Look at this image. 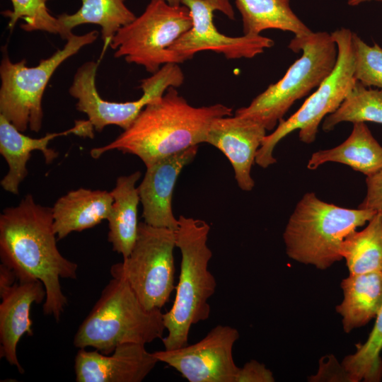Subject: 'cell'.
<instances>
[{
  "instance_id": "3",
  "label": "cell",
  "mask_w": 382,
  "mask_h": 382,
  "mask_svg": "<svg viewBox=\"0 0 382 382\" xmlns=\"http://www.w3.org/2000/svg\"><path fill=\"white\" fill-rule=\"evenodd\" d=\"M209 231L205 221L183 215L178 219L175 234L181 253L180 272L173 306L163 313L168 332L161 339L165 349L187 345L192 326L210 316L208 301L215 293L216 282L209 270L212 257L207 245Z\"/></svg>"
},
{
  "instance_id": "13",
  "label": "cell",
  "mask_w": 382,
  "mask_h": 382,
  "mask_svg": "<svg viewBox=\"0 0 382 382\" xmlns=\"http://www.w3.org/2000/svg\"><path fill=\"white\" fill-rule=\"evenodd\" d=\"M238 338L236 328L217 325L195 344L154 354L189 382H235L239 367L233 347Z\"/></svg>"
},
{
  "instance_id": "25",
  "label": "cell",
  "mask_w": 382,
  "mask_h": 382,
  "mask_svg": "<svg viewBox=\"0 0 382 382\" xmlns=\"http://www.w3.org/2000/svg\"><path fill=\"white\" fill-rule=\"evenodd\" d=\"M341 253L349 274L382 271V213L377 212L363 230L349 234Z\"/></svg>"
},
{
  "instance_id": "20",
  "label": "cell",
  "mask_w": 382,
  "mask_h": 382,
  "mask_svg": "<svg viewBox=\"0 0 382 382\" xmlns=\"http://www.w3.org/2000/svg\"><path fill=\"white\" fill-rule=\"evenodd\" d=\"M342 302L336 312L349 333L376 318L382 306V271L349 274L341 282Z\"/></svg>"
},
{
  "instance_id": "12",
  "label": "cell",
  "mask_w": 382,
  "mask_h": 382,
  "mask_svg": "<svg viewBox=\"0 0 382 382\" xmlns=\"http://www.w3.org/2000/svg\"><path fill=\"white\" fill-rule=\"evenodd\" d=\"M180 4L189 8L192 26L170 47L177 64L204 50L222 54L228 59H250L274 45L273 40L261 35L230 37L221 33L214 23V12L219 11L233 20L229 0H180Z\"/></svg>"
},
{
  "instance_id": "23",
  "label": "cell",
  "mask_w": 382,
  "mask_h": 382,
  "mask_svg": "<svg viewBox=\"0 0 382 382\" xmlns=\"http://www.w3.org/2000/svg\"><path fill=\"white\" fill-rule=\"evenodd\" d=\"M80 8L72 14L57 16L60 33L67 39L74 28L91 23L100 25L103 50L110 45L116 33L132 22L137 16L125 5V0H81Z\"/></svg>"
},
{
  "instance_id": "1",
  "label": "cell",
  "mask_w": 382,
  "mask_h": 382,
  "mask_svg": "<svg viewBox=\"0 0 382 382\" xmlns=\"http://www.w3.org/2000/svg\"><path fill=\"white\" fill-rule=\"evenodd\" d=\"M54 228L52 207L25 195L15 207L0 214V258L18 280L39 279L44 284L45 315L57 321L67 305L60 279H76L78 265L59 252Z\"/></svg>"
},
{
  "instance_id": "22",
  "label": "cell",
  "mask_w": 382,
  "mask_h": 382,
  "mask_svg": "<svg viewBox=\"0 0 382 382\" xmlns=\"http://www.w3.org/2000/svg\"><path fill=\"white\" fill-rule=\"evenodd\" d=\"M328 162L349 166L369 176L382 168V146L366 122H354L350 135L345 141L334 148L313 153L307 168L315 170Z\"/></svg>"
},
{
  "instance_id": "21",
  "label": "cell",
  "mask_w": 382,
  "mask_h": 382,
  "mask_svg": "<svg viewBox=\"0 0 382 382\" xmlns=\"http://www.w3.org/2000/svg\"><path fill=\"white\" fill-rule=\"evenodd\" d=\"M140 177V171L120 176L110 191L113 202L107 219L108 240L112 244V250L122 255L123 258L129 256L137 238L140 199L136 184Z\"/></svg>"
},
{
  "instance_id": "33",
  "label": "cell",
  "mask_w": 382,
  "mask_h": 382,
  "mask_svg": "<svg viewBox=\"0 0 382 382\" xmlns=\"http://www.w3.org/2000/svg\"><path fill=\"white\" fill-rule=\"evenodd\" d=\"M18 280L15 273L4 264L0 265V294L3 293Z\"/></svg>"
},
{
  "instance_id": "8",
  "label": "cell",
  "mask_w": 382,
  "mask_h": 382,
  "mask_svg": "<svg viewBox=\"0 0 382 382\" xmlns=\"http://www.w3.org/2000/svg\"><path fill=\"white\" fill-rule=\"evenodd\" d=\"M98 36L97 30L81 35L73 33L62 49L33 67L27 66L25 59L13 63L4 52L0 65V115L22 132L28 127L38 132L43 120L42 96L52 74L64 61L95 42Z\"/></svg>"
},
{
  "instance_id": "19",
  "label": "cell",
  "mask_w": 382,
  "mask_h": 382,
  "mask_svg": "<svg viewBox=\"0 0 382 382\" xmlns=\"http://www.w3.org/2000/svg\"><path fill=\"white\" fill-rule=\"evenodd\" d=\"M113 202L111 192L79 188L59 197L52 207L57 239L93 228L108 219Z\"/></svg>"
},
{
  "instance_id": "28",
  "label": "cell",
  "mask_w": 382,
  "mask_h": 382,
  "mask_svg": "<svg viewBox=\"0 0 382 382\" xmlns=\"http://www.w3.org/2000/svg\"><path fill=\"white\" fill-rule=\"evenodd\" d=\"M49 0H11L13 9L2 12L9 21L8 28L12 30L16 23L22 19L21 28L27 32L45 31L53 34L60 33L57 17L50 13L46 3Z\"/></svg>"
},
{
  "instance_id": "32",
  "label": "cell",
  "mask_w": 382,
  "mask_h": 382,
  "mask_svg": "<svg viewBox=\"0 0 382 382\" xmlns=\"http://www.w3.org/2000/svg\"><path fill=\"white\" fill-rule=\"evenodd\" d=\"M320 361V368L317 375L310 377L311 381H348L347 375L341 364L334 356H327Z\"/></svg>"
},
{
  "instance_id": "35",
  "label": "cell",
  "mask_w": 382,
  "mask_h": 382,
  "mask_svg": "<svg viewBox=\"0 0 382 382\" xmlns=\"http://www.w3.org/2000/svg\"><path fill=\"white\" fill-rule=\"evenodd\" d=\"M170 4H172V5H180L181 4H180V0H166Z\"/></svg>"
},
{
  "instance_id": "18",
  "label": "cell",
  "mask_w": 382,
  "mask_h": 382,
  "mask_svg": "<svg viewBox=\"0 0 382 382\" xmlns=\"http://www.w3.org/2000/svg\"><path fill=\"white\" fill-rule=\"evenodd\" d=\"M0 357L24 372L16 354L21 338L32 335L33 303H41L46 298L44 284L39 279L17 280L9 289L0 294Z\"/></svg>"
},
{
  "instance_id": "4",
  "label": "cell",
  "mask_w": 382,
  "mask_h": 382,
  "mask_svg": "<svg viewBox=\"0 0 382 382\" xmlns=\"http://www.w3.org/2000/svg\"><path fill=\"white\" fill-rule=\"evenodd\" d=\"M377 212L348 209L303 195L291 214L283 240L287 256L300 263L326 270L342 259L345 238L364 226Z\"/></svg>"
},
{
  "instance_id": "24",
  "label": "cell",
  "mask_w": 382,
  "mask_h": 382,
  "mask_svg": "<svg viewBox=\"0 0 382 382\" xmlns=\"http://www.w3.org/2000/svg\"><path fill=\"white\" fill-rule=\"evenodd\" d=\"M243 22V35H260L267 29L292 33L300 37L311 33L292 11L289 0H235Z\"/></svg>"
},
{
  "instance_id": "27",
  "label": "cell",
  "mask_w": 382,
  "mask_h": 382,
  "mask_svg": "<svg viewBox=\"0 0 382 382\" xmlns=\"http://www.w3.org/2000/svg\"><path fill=\"white\" fill-rule=\"evenodd\" d=\"M382 213V212H381ZM356 352L346 356L341 365L349 382H378L382 379V306L365 342L356 345Z\"/></svg>"
},
{
  "instance_id": "5",
  "label": "cell",
  "mask_w": 382,
  "mask_h": 382,
  "mask_svg": "<svg viewBox=\"0 0 382 382\" xmlns=\"http://www.w3.org/2000/svg\"><path fill=\"white\" fill-rule=\"evenodd\" d=\"M165 330L161 309L146 308L125 279L112 277L79 327L74 345L110 354L122 344L162 339Z\"/></svg>"
},
{
  "instance_id": "14",
  "label": "cell",
  "mask_w": 382,
  "mask_h": 382,
  "mask_svg": "<svg viewBox=\"0 0 382 382\" xmlns=\"http://www.w3.org/2000/svg\"><path fill=\"white\" fill-rule=\"evenodd\" d=\"M267 129L259 122L235 115L215 119L205 139L220 150L230 161L236 181L243 191H251L255 182L251 168Z\"/></svg>"
},
{
  "instance_id": "2",
  "label": "cell",
  "mask_w": 382,
  "mask_h": 382,
  "mask_svg": "<svg viewBox=\"0 0 382 382\" xmlns=\"http://www.w3.org/2000/svg\"><path fill=\"white\" fill-rule=\"evenodd\" d=\"M232 115V109L217 103L194 107L169 87L156 101L148 104L132 124L110 143L91 150L98 158L113 150L139 157L146 167L191 146L205 143L216 118Z\"/></svg>"
},
{
  "instance_id": "6",
  "label": "cell",
  "mask_w": 382,
  "mask_h": 382,
  "mask_svg": "<svg viewBox=\"0 0 382 382\" xmlns=\"http://www.w3.org/2000/svg\"><path fill=\"white\" fill-rule=\"evenodd\" d=\"M288 47L296 53L301 52V57L281 79L270 84L248 106L238 109L235 115L253 119L267 130H272L291 105L317 88L336 64L337 47L331 33L319 31L294 36Z\"/></svg>"
},
{
  "instance_id": "34",
  "label": "cell",
  "mask_w": 382,
  "mask_h": 382,
  "mask_svg": "<svg viewBox=\"0 0 382 382\" xmlns=\"http://www.w3.org/2000/svg\"><path fill=\"white\" fill-rule=\"evenodd\" d=\"M372 1H382V0H347V4L349 6H358L364 2H369Z\"/></svg>"
},
{
  "instance_id": "11",
  "label": "cell",
  "mask_w": 382,
  "mask_h": 382,
  "mask_svg": "<svg viewBox=\"0 0 382 382\" xmlns=\"http://www.w3.org/2000/svg\"><path fill=\"white\" fill-rule=\"evenodd\" d=\"M98 64L88 61L80 66L69 88V93L77 99L76 108L85 113L95 130L101 132L106 126L117 125L127 129L141 110L149 103L160 99L170 86L183 83L184 74L179 64L168 63L141 81L142 96L127 102L106 100L99 95L96 77Z\"/></svg>"
},
{
  "instance_id": "15",
  "label": "cell",
  "mask_w": 382,
  "mask_h": 382,
  "mask_svg": "<svg viewBox=\"0 0 382 382\" xmlns=\"http://www.w3.org/2000/svg\"><path fill=\"white\" fill-rule=\"evenodd\" d=\"M197 151L198 145L193 146L146 167L144 177L137 186L144 223L177 231L178 219L172 209L175 185L182 170L195 159Z\"/></svg>"
},
{
  "instance_id": "10",
  "label": "cell",
  "mask_w": 382,
  "mask_h": 382,
  "mask_svg": "<svg viewBox=\"0 0 382 382\" xmlns=\"http://www.w3.org/2000/svg\"><path fill=\"white\" fill-rule=\"evenodd\" d=\"M175 231L139 222L130 254L113 265L110 274L125 279L146 308L161 309L175 289Z\"/></svg>"
},
{
  "instance_id": "7",
  "label": "cell",
  "mask_w": 382,
  "mask_h": 382,
  "mask_svg": "<svg viewBox=\"0 0 382 382\" xmlns=\"http://www.w3.org/2000/svg\"><path fill=\"white\" fill-rule=\"evenodd\" d=\"M337 47L335 68L299 108L287 120L279 121L275 129L263 139L255 158V163L262 168L275 163L273 151L277 144L291 132L299 129V139L306 144L313 143L322 120L341 105L352 90L354 55L352 32L342 28L331 33Z\"/></svg>"
},
{
  "instance_id": "30",
  "label": "cell",
  "mask_w": 382,
  "mask_h": 382,
  "mask_svg": "<svg viewBox=\"0 0 382 382\" xmlns=\"http://www.w3.org/2000/svg\"><path fill=\"white\" fill-rule=\"evenodd\" d=\"M366 194L358 208L382 212V168L366 176Z\"/></svg>"
},
{
  "instance_id": "26",
  "label": "cell",
  "mask_w": 382,
  "mask_h": 382,
  "mask_svg": "<svg viewBox=\"0 0 382 382\" xmlns=\"http://www.w3.org/2000/svg\"><path fill=\"white\" fill-rule=\"evenodd\" d=\"M344 122H371L382 124V90L356 83L341 105L323 120L325 132L332 130Z\"/></svg>"
},
{
  "instance_id": "9",
  "label": "cell",
  "mask_w": 382,
  "mask_h": 382,
  "mask_svg": "<svg viewBox=\"0 0 382 382\" xmlns=\"http://www.w3.org/2000/svg\"><path fill=\"white\" fill-rule=\"evenodd\" d=\"M191 26L186 6L150 0L141 15L116 33L110 46L115 50V57H123L154 74L163 65L175 63L170 47Z\"/></svg>"
},
{
  "instance_id": "17",
  "label": "cell",
  "mask_w": 382,
  "mask_h": 382,
  "mask_svg": "<svg viewBox=\"0 0 382 382\" xmlns=\"http://www.w3.org/2000/svg\"><path fill=\"white\" fill-rule=\"evenodd\" d=\"M94 130L88 120H76L74 127L67 130L47 133L40 138H33L23 134L4 115H0V154L8 167L7 173L1 180V186L6 192L18 195L20 185L28 175L27 163L33 151H40L46 163H51L58 156V152L48 146L53 139L71 134L93 139Z\"/></svg>"
},
{
  "instance_id": "31",
  "label": "cell",
  "mask_w": 382,
  "mask_h": 382,
  "mask_svg": "<svg viewBox=\"0 0 382 382\" xmlns=\"http://www.w3.org/2000/svg\"><path fill=\"white\" fill-rule=\"evenodd\" d=\"M272 372L256 360L246 362L237 373L235 382H274Z\"/></svg>"
},
{
  "instance_id": "29",
  "label": "cell",
  "mask_w": 382,
  "mask_h": 382,
  "mask_svg": "<svg viewBox=\"0 0 382 382\" xmlns=\"http://www.w3.org/2000/svg\"><path fill=\"white\" fill-rule=\"evenodd\" d=\"M354 77L363 86L382 90V47L366 44L352 33Z\"/></svg>"
},
{
  "instance_id": "16",
  "label": "cell",
  "mask_w": 382,
  "mask_h": 382,
  "mask_svg": "<svg viewBox=\"0 0 382 382\" xmlns=\"http://www.w3.org/2000/svg\"><path fill=\"white\" fill-rule=\"evenodd\" d=\"M159 362L145 345L125 343L112 353L79 349L74 364L76 382H141Z\"/></svg>"
}]
</instances>
